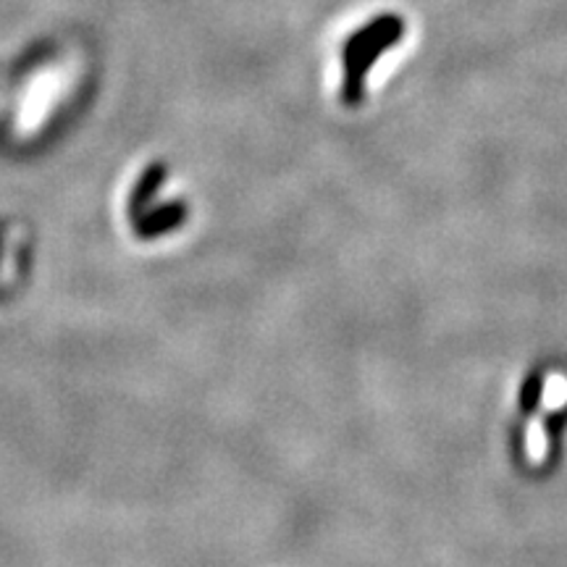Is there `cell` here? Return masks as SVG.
I'll return each instance as SVG.
<instances>
[{"label": "cell", "instance_id": "obj_3", "mask_svg": "<svg viewBox=\"0 0 567 567\" xmlns=\"http://www.w3.org/2000/svg\"><path fill=\"white\" fill-rule=\"evenodd\" d=\"M118 216L134 243L158 245L193 226L195 200L176 166L163 158H145L126 174Z\"/></svg>", "mask_w": 567, "mask_h": 567}, {"label": "cell", "instance_id": "obj_2", "mask_svg": "<svg viewBox=\"0 0 567 567\" xmlns=\"http://www.w3.org/2000/svg\"><path fill=\"white\" fill-rule=\"evenodd\" d=\"M408 42V19L389 6L354 9L331 30L323 51V92L339 113L358 116L379 97Z\"/></svg>", "mask_w": 567, "mask_h": 567}, {"label": "cell", "instance_id": "obj_1", "mask_svg": "<svg viewBox=\"0 0 567 567\" xmlns=\"http://www.w3.org/2000/svg\"><path fill=\"white\" fill-rule=\"evenodd\" d=\"M101 90V59L80 34L53 32L0 63V151L32 158L80 126Z\"/></svg>", "mask_w": 567, "mask_h": 567}]
</instances>
